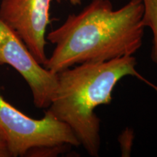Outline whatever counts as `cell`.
Returning <instances> with one entry per match:
<instances>
[{
	"mask_svg": "<svg viewBox=\"0 0 157 157\" xmlns=\"http://www.w3.org/2000/svg\"><path fill=\"white\" fill-rule=\"evenodd\" d=\"M143 15L142 0L117 10L110 0H92L48 34L55 48L43 66L58 74L76 65L133 56L143 44Z\"/></svg>",
	"mask_w": 157,
	"mask_h": 157,
	"instance_id": "1",
	"label": "cell"
},
{
	"mask_svg": "<svg viewBox=\"0 0 157 157\" xmlns=\"http://www.w3.org/2000/svg\"><path fill=\"white\" fill-rule=\"evenodd\" d=\"M133 56L105 62L85 63L66 68L58 74V85L46 112L69 127L90 156H99L101 119L95 109L109 105L118 82L135 76L154 87L137 71Z\"/></svg>",
	"mask_w": 157,
	"mask_h": 157,
	"instance_id": "2",
	"label": "cell"
},
{
	"mask_svg": "<svg viewBox=\"0 0 157 157\" xmlns=\"http://www.w3.org/2000/svg\"><path fill=\"white\" fill-rule=\"evenodd\" d=\"M0 132L10 156H25L31 149L68 144L79 146L78 139L68 125L45 111L35 119L17 110L0 93Z\"/></svg>",
	"mask_w": 157,
	"mask_h": 157,
	"instance_id": "3",
	"label": "cell"
},
{
	"mask_svg": "<svg viewBox=\"0 0 157 157\" xmlns=\"http://www.w3.org/2000/svg\"><path fill=\"white\" fill-rule=\"evenodd\" d=\"M16 70L28 84L37 109H48L58 85V74L36 61L20 37L0 20V65Z\"/></svg>",
	"mask_w": 157,
	"mask_h": 157,
	"instance_id": "4",
	"label": "cell"
},
{
	"mask_svg": "<svg viewBox=\"0 0 157 157\" xmlns=\"http://www.w3.org/2000/svg\"><path fill=\"white\" fill-rule=\"evenodd\" d=\"M52 0H1L0 20L13 30L34 57L44 66L46 31L50 24Z\"/></svg>",
	"mask_w": 157,
	"mask_h": 157,
	"instance_id": "5",
	"label": "cell"
},
{
	"mask_svg": "<svg viewBox=\"0 0 157 157\" xmlns=\"http://www.w3.org/2000/svg\"><path fill=\"white\" fill-rule=\"evenodd\" d=\"M143 5V24L152 33L151 59L157 65V0H142Z\"/></svg>",
	"mask_w": 157,
	"mask_h": 157,
	"instance_id": "6",
	"label": "cell"
},
{
	"mask_svg": "<svg viewBox=\"0 0 157 157\" xmlns=\"http://www.w3.org/2000/svg\"><path fill=\"white\" fill-rule=\"evenodd\" d=\"M71 146L68 144L56 145V146H42L31 149L27 153V156L36 157H52L57 156L59 154H64Z\"/></svg>",
	"mask_w": 157,
	"mask_h": 157,
	"instance_id": "7",
	"label": "cell"
},
{
	"mask_svg": "<svg viewBox=\"0 0 157 157\" xmlns=\"http://www.w3.org/2000/svg\"><path fill=\"white\" fill-rule=\"evenodd\" d=\"M134 138V131L129 127H127L121 133V135L118 137V140H119V145H120L121 156H130Z\"/></svg>",
	"mask_w": 157,
	"mask_h": 157,
	"instance_id": "8",
	"label": "cell"
},
{
	"mask_svg": "<svg viewBox=\"0 0 157 157\" xmlns=\"http://www.w3.org/2000/svg\"><path fill=\"white\" fill-rule=\"evenodd\" d=\"M10 154L8 148H7V143H6L5 139L0 132V157H10Z\"/></svg>",
	"mask_w": 157,
	"mask_h": 157,
	"instance_id": "9",
	"label": "cell"
},
{
	"mask_svg": "<svg viewBox=\"0 0 157 157\" xmlns=\"http://www.w3.org/2000/svg\"><path fill=\"white\" fill-rule=\"evenodd\" d=\"M57 1L60 2H68L72 5H80L82 2V0H57Z\"/></svg>",
	"mask_w": 157,
	"mask_h": 157,
	"instance_id": "10",
	"label": "cell"
}]
</instances>
